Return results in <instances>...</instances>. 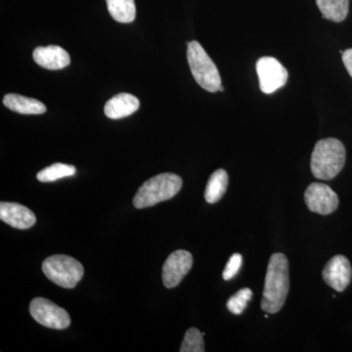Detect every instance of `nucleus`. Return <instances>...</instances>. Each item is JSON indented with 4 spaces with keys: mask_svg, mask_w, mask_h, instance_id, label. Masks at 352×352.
Masks as SVG:
<instances>
[{
    "mask_svg": "<svg viewBox=\"0 0 352 352\" xmlns=\"http://www.w3.org/2000/svg\"><path fill=\"white\" fill-rule=\"evenodd\" d=\"M228 175L226 170H215L210 179H208L207 187H206L205 199L208 204L217 203L226 194L227 186H228Z\"/></svg>",
    "mask_w": 352,
    "mask_h": 352,
    "instance_id": "nucleus-16",
    "label": "nucleus"
},
{
    "mask_svg": "<svg viewBox=\"0 0 352 352\" xmlns=\"http://www.w3.org/2000/svg\"><path fill=\"white\" fill-rule=\"evenodd\" d=\"M30 314L44 327L64 330L71 324L68 312L46 298H34L30 305Z\"/></svg>",
    "mask_w": 352,
    "mask_h": 352,
    "instance_id": "nucleus-6",
    "label": "nucleus"
},
{
    "mask_svg": "<svg viewBox=\"0 0 352 352\" xmlns=\"http://www.w3.org/2000/svg\"><path fill=\"white\" fill-rule=\"evenodd\" d=\"M204 333H201L198 329L191 328L185 333L184 340L180 347L182 352H204L205 344L203 339Z\"/></svg>",
    "mask_w": 352,
    "mask_h": 352,
    "instance_id": "nucleus-19",
    "label": "nucleus"
},
{
    "mask_svg": "<svg viewBox=\"0 0 352 352\" xmlns=\"http://www.w3.org/2000/svg\"><path fill=\"white\" fill-rule=\"evenodd\" d=\"M76 170L75 166L66 164H53L47 168L39 171L36 177L41 182H54L58 179L75 175Z\"/></svg>",
    "mask_w": 352,
    "mask_h": 352,
    "instance_id": "nucleus-18",
    "label": "nucleus"
},
{
    "mask_svg": "<svg viewBox=\"0 0 352 352\" xmlns=\"http://www.w3.org/2000/svg\"><path fill=\"white\" fill-rule=\"evenodd\" d=\"M43 271L50 281L66 289L75 288L85 274L82 264L65 254H55L46 258Z\"/></svg>",
    "mask_w": 352,
    "mask_h": 352,
    "instance_id": "nucleus-5",
    "label": "nucleus"
},
{
    "mask_svg": "<svg viewBox=\"0 0 352 352\" xmlns=\"http://www.w3.org/2000/svg\"><path fill=\"white\" fill-rule=\"evenodd\" d=\"M193 265V256L189 252L178 250L166 258L163 267V282L168 289L175 288Z\"/></svg>",
    "mask_w": 352,
    "mask_h": 352,
    "instance_id": "nucleus-9",
    "label": "nucleus"
},
{
    "mask_svg": "<svg viewBox=\"0 0 352 352\" xmlns=\"http://www.w3.org/2000/svg\"><path fill=\"white\" fill-rule=\"evenodd\" d=\"M259 87L265 94H271L283 87L288 80V71L273 57H261L256 62Z\"/></svg>",
    "mask_w": 352,
    "mask_h": 352,
    "instance_id": "nucleus-7",
    "label": "nucleus"
},
{
    "mask_svg": "<svg viewBox=\"0 0 352 352\" xmlns=\"http://www.w3.org/2000/svg\"><path fill=\"white\" fill-rule=\"evenodd\" d=\"M288 258L281 252L272 254L266 271L261 308L267 314L279 312L289 293Z\"/></svg>",
    "mask_w": 352,
    "mask_h": 352,
    "instance_id": "nucleus-1",
    "label": "nucleus"
},
{
    "mask_svg": "<svg viewBox=\"0 0 352 352\" xmlns=\"http://www.w3.org/2000/svg\"><path fill=\"white\" fill-rule=\"evenodd\" d=\"M182 187V179L175 173H161L141 185L133 198L134 207L145 208L173 198Z\"/></svg>",
    "mask_w": 352,
    "mask_h": 352,
    "instance_id": "nucleus-3",
    "label": "nucleus"
},
{
    "mask_svg": "<svg viewBox=\"0 0 352 352\" xmlns=\"http://www.w3.org/2000/svg\"><path fill=\"white\" fill-rule=\"evenodd\" d=\"M187 60L192 75L201 88L210 92L219 91L221 78L219 69L198 41H190Z\"/></svg>",
    "mask_w": 352,
    "mask_h": 352,
    "instance_id": "nucleus-4",
    "label": "nucleus"
},
{
    "mask_svg": "<svg viewBox=\"0 0 352 352\" xmlns=\"http://www.w3.org/2000/svg\"><path fill=\"white\" fill-rule=\"evenodd\" d=\"M219 91H223V87H219Z\"/></svg>",
    "mask_w": 352,
    "mask_h": 352,
    "instance_id": "nucleus-23",
    "label": "nucleus"
},
{
    "mask_svg": "<svg viewBox=\"0 0 352 352\" xmlns=\"http://www.w3.org/2000/svg\"><path fill=\"white\" fill-rule=\"evenodd\" d=\"M243 258L240 254H234L229 258L228 263H227L226 268H224L222 276L226 281L233 279L236 275L239 272L241 266H242Z\"/></svg>",
    "mask_w": 352,
    "mask_h": 352,
    "instance_id": "nucleus-21",
    "label": "nucleus"
},
{
    "mask_svg": "<svg viewBox=\"0 0 352 352\" xmlns=\"http://www.w3.org/2000/svg\"><path fill=\"white\" fill-rule=\"evenodd\" d=\"M0 219L14 228H31L36 222V217L30 208L17 203L1 201L0 203Z\"/></svg>",
    "mask_w": 352,
    "mask_h": 352,
    "instance_id": "nucleus-11",
    "label": "nucleus"
},
{
    "mask_svg": "<svg viewBox=\"0 0 352 352\" xmlns=\"http://www.w3.org/2000/svg\"><path fill=\"white\" fill-rule=\"evenodd\" d=\"M34 62L44 69H62L71 63L69 53L57 45L38 46L32 53Z\"/></svg>",
    "mask_w": 352,
    "mask_h": 352,
    "instance_id": "nucleus-12",
    "label": "nucleus"
},
{
    "mask_svg": "<svg viewBox=\"0 0 352 352\" xmlns=\"http://www.w3.org/2000/svg\"><path fill=\"white\" fill-rule=\"evenodd\" d=\"M109 13L113 20L122 24L133 22L136 16L134 0H106Z\"/></svg>",
    "mask_w": 352,
    "mask_h": 352,
    "instance_id": "nucleus-17",
    "label": "nucleus"
},
{
    "mask_svg": "<svg viewBox=\"0 0 352 352\" xmlns=\"http://www.w3.org/2000/svg\"><path fill=\"white\" fill-rule=\"evenodd\" d=\"M324 19L340 23L346 20L349 11V0H316Z\"/></svg>",
    "mask_w": 352,
    "mask_h": 352,
    "instance_id": "nucleus-15",
    "label": "nucleus"
},
{
    "mask_svg": "<svg viewBox=\"0 0 352 352\" xmlns=\"http://www.w3.org/2000/svg\"><path fill=\"white\" fill-rule=\"evenodd\" d=\"M3 104L9 110L23 115H41L46 112L45 105L43 102L19 94H6L3 98Z\"/></svg>",
    "mask_w": 352,
    "mask_h": 352,
    "instance_id": "nucleus-14",
    "label": "nucleus"
},
{
    "mask_svg": "<svg viewBox=\"0 0 352 352\" xmlns=\"http://www.w3.org/2000/svg\"><path fill=\"white\" fill-rule=\"evenodd\" d=\"M342 62H344L349 76L352 78V48L344 51V53H342Z\"/></svg>",
    "mask_w": 352,
    "mask_h": 352,
    "instance_id": "nucleus-22",
    "label": "nucleus"
},
{
    "mask_svg": "<svg viewBox=\"0 0 352 352\" xmlns=\"http://www.w3.org/2000/svg\"><path fill=\"white\" fill-rule=\"evenodd\" d=\"M140 106L138 97L129 94L115 95L106 103L104 112L109 119L119 120L135 113Z\"/></svg>",
    "mask_w": 352,
    "mask_h": 352,
    "instance_id": "nucleus-13",
    "label": "nucleus"
},
{
    "mask_svg": "<svg viewBox=\"0 0 352 352\" xmlns=\"http://www.w3.org/2000/svg\"><path fill=\"white\" fill-rule=\"evenodd\" d=\"M346 149L336 138L322 139L315 145L311 156L312 175L318 179L330 180L344 168Z\"/></svg>",
    "mask_w": 352,
    "mask_h": 352,
    "instance_id": "nucleus-2",
    "label": "nucleus"
},
{
    "mask_svg": "<svg viewBox=\"0 0 352 352\" xmlns=\"http://www.w3.org/2000/svg\"><path fill=\"white\" fill-rule=\"evenodd\" d=\"M324 281L337 292L344 291L351 282L352 270L349 259L342 254L333 256L324 267Z\"/></svg>",
    "mask_w": 352,
    "mask_h": 352,
    "instance_id": "nucleus-10",
    "label": "nucleus"
},
{
    "mask_svg": "<svg viewBox=\"0 0 352 352\" xmlns=\"http://www.w3.org/2000/svg\"><path fill=\"white\" fill-rule=\"evenodd\" d=\"M308 210L322 215L332 214L339 206V197L328 185L312 183L305 193Z\"/></svg>",
    "mask_w": 352,
    "mask_h": 352,
    "instance_id": "nucleus-8",
    "label": "nucleus"
},
{
    "mask_svg": "<svg viewBox=\"0 0 352 352\" xmlns=\"http://www.w3.org/2000/svg\"><path fill=\"white\" fill-rule=\"evenodd\" d=\"M252 296V292L251 289L244 288L240 289L235 295L229 298L226 307L231 314L240 315L244 311L248 302L251 300Z\"/></svg>",
    "mask_w": 352,
    "mask_h": 352,
    "instance_id": "nucleus-20",
    "label": "nucleus"
}]
</instances>
